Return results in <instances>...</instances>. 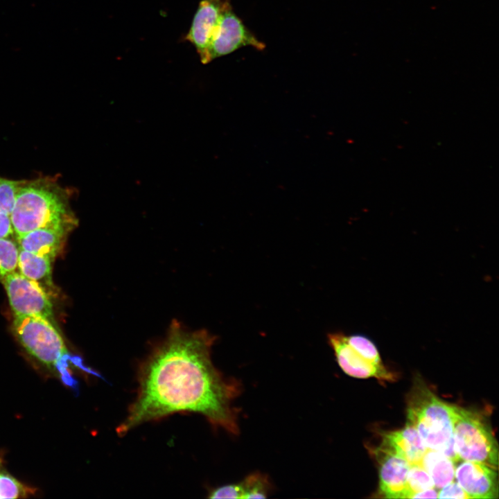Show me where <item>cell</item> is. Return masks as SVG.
I'll return each instance as SVG.
<instances>
[{"mask_svg":"<svg viewBox=\"0 0 499 499\" xmlns=\"http://www.w3.org/2000/svg\"><path fill=\"white\" fill-rule=\"evenodd\" d=\"M216 338L206 330L189 331L173 322L166 338L141 366L137 396L116 432L178 412L204 416L216 427L239 433L238 410L233 401L241 383L225 377L213 365Z\"/></svg>","mask_w":499,"mask_h":499,"instance_id":"cell-1","label":"cell"},{"mask_svg":"<svg viewBox=\"0 0 499 499\" xmlns=\"http://www.w3.org/2000/svg\"><path fill=\"white\" fill-rule=\"evenodd\" d=\"M72 192L55 177L22 180L10 215L17 236L39 228L69 229L76 223L69 209Z\"/></svg>","mask_w":499,"mask_h":499,"instance_id":"cell-2","label":"cell"},{"mask_svg":"<svg viewBox=\"0 0 499 499\" xmlns=\"http://www.w3.org/2000/svg\"><path fill=\"white\" fill-rule=\"evenodd\" d=\"M406 423L417 430L428 449L446 455L455 463L459 461L454 448L450 405L421 383H415L410 392Z\"/></svg>","mask_w":499,"mask_h":499,"instance_id":"cell-3","label":"cell"},{"mask_svg":"<svg viewBox=\"0 0 499 499\" xmlns=\"http://www.w3.org/2000/svg\"><path fill=\"white\" fill-rule=\"evenodd\" d=\"M450 412L454 448L459 460L480 462L497 469L498 444L482 416L455 405H450Z\"/></svg>","mask_w":499,"mask_h":499,"instance_id":"cell-4","label":"cell"},{"mask_svg":"<svg viewBox=\"0 0 499 499\" xmlns=\"http://www.w3.org/2000/svg\"><path fill=\"white\" fill-rule=\"evenodd\" d=\"M15 333L26 351L49 368L67 353L64 342L50 320L37 316H15Z\"/></svg>","mask_w":499,"mask_h":499,"instance_id":"cell-5","label":"cell"},{"mask_svg":"<svg viewBox=\"0 0 499 499\" xmlns=\"http://www.w3.org/2000/svg\"><path fill=\"white\" fill-rule=\"evenodd\" d=\"M2 279L15 316H37L50 320L52 304L42 286L15 272Z\"/></svg>","mask_w":499,"mask_h":499,"instance_id":"cell-6","label":"cell"},{"mask_svg":"<svg viewBox=\"0 0 499 499\" xmlns=\"http://www.w3.org/2000/svg\"><path fill=\"white\" fill-rule=\"evenodd\" d=\"M251 46L258 51L265 48L235 13L230 0H225L223 9L209 49L211 62L214 59L229 55L244 47Z\"/></svg>","mask_w":499,"mask_h":499,"instance_id":"cell-7","label":"cell"},{"mask_svg":"<svg viewBox=\"0 0 499 499\" xmlns=\"http://www.w3.org/2000/svg\"><path fill=\"white\" fill-rule=\"evenodd\" d=\"M225 0H202L198 4L185 40L195 47L202 64L211 62L209 49Z\"/></svg>","mask_w":499,"mask_h":499,"instance_id":"cell-8","label":"cell"},{"mask_svg":"<svg viewBox=\"0 0 499 499\" xmlns=\"http://www.w3.org/2000/svg\"><path fill=\"white\" fill-rule=\"evenodd\" d=\"M328 342L334 351L339 367L347 375L357 378L374 377L382 381H394L395 376L385 367H378L368 361L347 341L346 335L337 332L328 334Z\"/></svg>","mask_w":499,"mask_h":499,"instance_id":"cell-9","label":"cell"},{"mask_svg":"<svg viewBox=\"0 0 499 499\" xmlns=\"http://www.w3.org/2000/svg\"><path fill=\"white\" fill-rule=\"evenodd\" d=\"M496 470L482 462L464 460L455 468V478L470 498H498Z\"/></svg>","mask_w":499,"mask_h":499,"instance_id":"cell-10","label":"cell"},{"mask_svg":"<svg viewBox=\"0 0 499 499\" xmlns=\"http://www.w3.org/2000/svg\"><path fill=\"white\" fill-rule=\"evenodd\" d=\"M379 464V489L384 498H403L410 464L380 446L374 450Z\"/></svg>","mask_w":499,"mask_h":499,"instance_id":"cell-11","label":"cell"},{"mask_svg":"<svg viewBox=\"0 0 499 499\" xmlns=\"http://www.w3.org/2000/svg\"><path fill=\"white\" fill-rule=\"evenodd\" d=\"M380 446L403 458L409 464H419L428 449L417 430L407 423L402 429L382 433Z\"/></svg>","mask_w":499,"mask_h":499,"instance_id":"cell-12","label":"cell"},{"mask_svg":"<svg viewBox=\"0 0 499 499\" xmlns=\"http://www.w3.org/2000/svg\"><path fill=\"white\" fill-rule=\"evenodd\" d=\"M67 229L39 228L17 236L20 249L45 255L53 259L58 252Z\"/></svg>","mask_w":499,"mask_h":499,"instance_id":"cell-13","label":"cell"},{"mask_svg":"<svg viewBox=\"0 0 499 499\" xmlns=\"http://www.w3.org/2000/svg\"><path fill=\"white\" fill-rule=\"evenodd\" d=\"M419 464L430 475L437 491L455 479V463L437 450L427 449Z\"/></svg>","mask_w":499,"mask_h":499,"instance_id":"cell-14","label":"cell"},{"mask_svg":"<svg viewBox=\"0 0 499 499\" xmlns=\"http://www.w3.org/2000/svg\"><path fill=\"white\" fill-rule=\"evenodd\" d=\"M51 261L47 256L19 248L18 267L21 274L40 286L41 283L51 284Z\"/></svg>","mask_w":499,"mask_h":499,"instance_id":"cell-15","label":"cell"},{"mask_svg":"<svg viewBox=\"0 0 499 499\" xmlns=\"http://www.w3.org/2000/svg\"><path fill=\"white\" fill-rule=\"evenodd\" d=\"M432 489H435V484L428 472L419 464H410L403 498H412L416 493Z\"/></svg>","mask_w":499,"mask_h":499,"instance_id":"cell-16","label":"cell"},{"mask_svg":"<svg viewBox=\"0 0 499 499\" xmlns=\"http://www.w3.org/2000/svg\"><path fill=\"white\" fill-rule=\"evenodd\" d=\"M239 484L242 498H265L272 489L268 478L259 472L246 476Z\"/></svg>","mask_w":499,"mask_h":499,"instance_id":"cell-17","label":"cell"},{"mask_svg":"<svg viewBox=\"0 0 499 499\" xmlns=\"http://www.w3.org/2000/svg\"><path fill=\"white\" fill-rule=\"evenodd\" d=\"M33 493V489L9 474L0 464V498H24Z\"/></svg>","mask_w":499,"mask_h":499,"instance_id":"cell-18","label":"cell"},{"mask_svg":"<svg viewBox=\"0 0 499 499\" xmlns=\"http://www.w3.org/2000/svg\"><path fill=\"white\" fill-rule=\"evenodd\" d=\"M19 249L8 238H0V277L15 271L18 267Z\"/></svg>","mask_w":499,"mask_h":499,"instance_id":"cell-19","label":"cell"},{"mask_svg":"<svg viewBox=\"0 0 499 499\" xmlns=\"http://www.w3.org/2000/svg\"><path fill=\"white\" fill-rule=\"evenodd\" d=\"M347 342L362 356L378 367H385L375 344L362 335H346Z\"/></svg>","mask_w":499,"mask_h":499,"instance_id":"cell-20","label":"cell"},{"mask_svg":"<svg viewBox=\"0 0 499 499\" xmlns=\"http://www.w3.org/2000/svg\"><path fill=\"white\" fill-rule=\"evenodd\" d=\"M21 181L0 177V212L10 215Z\"/></svg>","mask_w":499,"mask_h":499,"instance_id":"cell-21","label":"cell"},{"mask_svg":"<svg viewBox=\"0 0 499 499\" xmlns=\"http://www.w3.org/2000/svg\"><path fill=\"white\" fill-rule=\"evenodd\" d=\"M209 498H242V491L238 483L221 486L212 490Z\"/></svg>","mask_w":499,"mask_h":499,"instance_id":"cell-22","label":"cell"},{"mask_svg":"<svg viewBox=\"0 0 499 499\" xmlns=\"http://www.w3.org/2000/svg\"><path fill=\"white\" fill-rule=\"evenodd\" d=\"M437 498H457L468 499L469 495L454 480L439 490Z\"/></svg>","mask_w":499,"mask_h":499,"instance_id":"cell-23","label":"cell"},{"mask_svg":"<svg viewBox=\"0 0 499 499\" xmlns=\"http://www.w3.org/2000/svg\"><path fill=\"white\" fill-rule=\"evenodd\" d=\"M13 232L10 216L0 212V238H8Z\"/></svg>","mask_w":499,"mask_h":499,"instance_id":"cell-24","label":"cell"}]
</instances>
